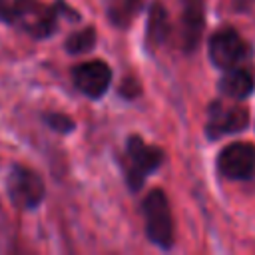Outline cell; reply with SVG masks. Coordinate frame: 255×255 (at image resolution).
<instances>
[{
  "mask_svg": "<svg viewBox=\"0 0 255 255\" xmlns=\"http://www.w3.org/2000/svg\"><path fill=\"white\" fill-rule=\"evenodd\" d=\"M44 122L48 124V128H52V129L58 131V133H70V131H74V122H72V118H68L66 114L50 112V114L44 116Z\"/></svg>",
  "mask_w": 255,
  "mask_h": 255,
  "instance_id": "obj_14",
  "label": "cell"
},
{
  "mask_svg": "<svg viewBox=\"0 0 255 255\" xmlns=\"http://www.w3.org/2000/svg\"><path fill=\"white\" fill-rule=\"evenodd\" d=\"M141 8H143V0H108L106 12H108V20L116 28H128L141 12Z\"/></svg>",
  "mask_w": 255,
  "mask_h": 255,
  "instance_id": "obj_12",
  "label": "cell"
},
{
  "mask_svg": "<svg viewBox=\"0 0 255 255\" xmlns=\"http://www.w3.org/2000/svg\"><path fill=\"white\" fill-rule=\"evenodd\" d=\"M217 90L227 98L245 100L255 90V78L249 70L235 66V68L225 70V74L221 76V80L217 84Z\"/></svg>",
  "mask_w": 255,
  "mask_h": 255,
  "instance_id": "obj_10",
  "label": "cell"
},
{
  "mask_svg": "<svg viewBox=\"0 0 255 255\" xmlns=\"http://www.w3.org/2000/svg\"><path fill=\"white\" fill-rule=\"evenodd\" d=\"M205 26V0H183L181 8V42L189 54L197 48Z\"/></svg>",
  "mask_w": 255,
  "mask_h": 255,
  "instance_id": "obj_9",
  "label": "cell"
},
{
  "mask_svg": "<svg viewBox=\"0 0 255 255\" xmlns=\"http://www.w3.org/2000/svg\"><path fill=\"white\" fill-rule=\"evenodd\" d=\"M74 86L88 98H102L112 84V70L104 60H90L72 70Z\"/></svg>",
  "mask_w": 255,
  "mask_h": 255,
  "instance_id": "obj_7",
  "label": "cell"
},
{
  "mask_svg": "<svg viewBox=\"0 0 255 255\" xmlns=\"http://www.w3.org/2000/svg\"><path fill=\"white\" fill-rule=\"evenodd\" d=\"M163 163V151L145 143L139 135H129L126 141V183L131 191H137L145 177Z\"/></svg>",
  "mask_w": 255,
  "mask_h": 255,
  "instance_id": "obj_3",
  "label": "cell"
},
{
  "mask_svg": "<svg viewBox=\"0 0 255 255\" xmlns=\"http://www.w3.org/2000/svg\"><path fill=\"white\" fill-rule=\"evenodd\" d=\"M62 8L64 2L48 6L40 0H0V20L34 38H48L56 32Z\"/></svg>",
  "mask_w": 255,
  "mask_h": 255,
  "instance_id": "obj_1",
  "label": "cell"
},
{
  "mask_svg": "<svg viewBox=\"0 0 255 255\" xmlns=\"http://www.w3.org/2000/svg\"><path fill=\"white\" fill-rule=\"evenodd\" d=\"M169 36V16L161 2H153L147 16V32H145V48L151 52L161 46Z\"/></svg>",
  "mask_w": 255,
  "mask_h": 255,
  "instance_id": "obj_11",
  "label": "cell"
},
{
  "mask_svg": "<svg viewBox=\"0 0 255 255\" xmlns=\"http://www.w3.org/2000/svg\"><path fill=\"white\" fill-rule=\"evenodd\" d=\"M251 54L249 44L233 28H221L209 38V60L219 70L239 66Z\"/></svg>",
  "mask_w": 255,
  "mask_h": 255,
  "instance_id": "obj_5",
  "label": "cell"
},
{
  "mask_svg": "<svg viewBox=\"0 0 255 255\" xmlns=\"http://www.w3.org/2000/svg\"><path fill=\"white\" fill-rule=\"evenodd\" d=\"M96 44V30L94 28H84L80 32H74L66 40V50L70 54H86L94 48Z\"/></svg>",
  "mask_w": 255,
  "mask_h": 255,
  "instance_id": "obj_13",
  "label": "cell"
},
{
  "mask_svg": "<svg viewBox=\"0 0 255 255\" xmlns=\"http://www.w3.org/2000/svg\"><path fill=\"white\" fill-rule=\"evenodd\" d=\"M120 92H122L124 98H137L139 86H137V82H135L133 78H126V82H124V86H122Z\"/></svg>",
  "mask_w": 255,
  "mask_h": 255,
  "instance_id": "obj_15",
  "label": "cell"
},
{
  "mask_svg": "<svg viewBox=\"0 0 255 255\" xmlns=\"http://www.w3.org/2000/svg\"><path fill=\"white\" fill-rule=\"evenodd\" d=\"M217 171L233 181H245L255 175V145L235 141L225 145L217 155Z\"/></svg>",
  "mask_w": 255,
  "mask_h": 255,
  "instance_id": "obj_6",
  "label": "cell"
},
{
  "mask_svg": "<svg viewBox=\"0 0 255 255\" xmlns=\"http://www.w3.org/2000/svg\"><path fill=\"white\" fill-rule=\"evenodd\" d=\"M209 120L205 124V135L209 139H219L229 133L243 131L249 124V114L245 108H223L219 104H211Z\"/></svg>",
  "mask_w": 255,
  "mask_h": 255,
  "instance_id": "obj_8",
  "label": "cell"
},
{
  "mask_svg": "<svg viewBox=\"0 0 255 255\" xmlns=\"http://www.w3.org/2000/svg\"><path fill=\"white\" fill-rule=\"evenodd\" d=\"M6 189H8V197L10 201L18 207V209H34L42 203L46 187L42 177L20 163H14L10 167L8 179H6Z\"/></svg>",
  "mask_w": 255,
  "mask_h": 255,
  "instance_id": "obj_4",
  "label": "cell"
},
{
  "mask_svg": "<svg viewBox=\"0 0 255 255\" xmlns=\"http://www.w3.org/2000/svg\"><path fill=\"white\" fill-rule=\"evenodd\" d=\"M143 217H145V233L147 239L157 245L159 249L173 247V217L169 209V201L161 189H151L143 203Z\"/></svg>",
  "mask_w": 255,
  "mask_h": 255,
  "instance_id": "obj_2",
  "label": "cell"
}]
</instances>
